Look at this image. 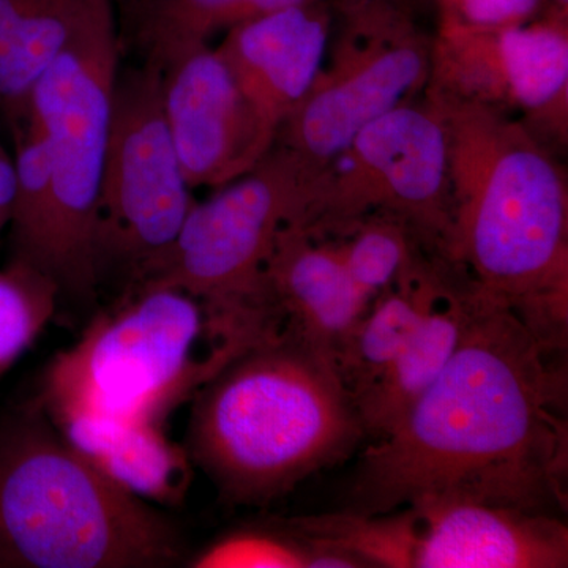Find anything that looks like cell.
Masks as SVG:
<instances>
[{
	"label": "cell",
	"instance_id": "obj_1",
	"mask_svg": "<svg viewBox=\"0 0 568 568\" xmlns=\"http://www.w3.org/2000/svg\"><path fill=\"white\" fill-rule=\"evenodd\" d=\"M503 302L466 286L450 361L364 454L347 511L386 515L439 503L567 510L566 369Z\"/></svg>",
	"mask_w": 568,
	"mask_h": 568
},
{
	"label": "cell",
	"instance_id": "obj_2",
	"mask_svg": "<svg viewBox=\"0 0 568 568\" xmlns=\"http://www.w3.org/2000/svg\"><path fill=\"white\" fill-rule=\"evenodd\" d=\"M364 439L335 362L282 328L197 388L185 448L230 503L263 506Z\"/></svg>",
	"mask_w": 568,
	"mask_h": 568
},
{
	"label": "cell",
	"instance_id": "obj_3",
	"mask_svg": "<svg viewBox=\"0 0 568 568\" xmlns=\"http://www.w3.org/2000/svg\"><path fill=\"white\" fill-rule=\"evenodd\" d=\"M178 526L104 476L40 403L0 417V568H168Z\"/></svg>",
	"mask_w": 568,
	"mask_h": 568
},
{
	"label": "cell",
	"instance_id": "obj_4",
	"mask_svg": "<svg viewBox=\"0 0 568 568\" xmlns=\"http://www.w3.org/2000/svg\"><path fill=\"white\" fill-rule=\"evenodd\" d=\"M254 168L194 201L173 244L126 284L192 295L219 345L250 346L282 331L265 267L283 227L305 219L297 160L263 159Z\"/></svg>",
	"mask_w": 568,
	"mask_h": 568
},
{
	"label": "cell",
	"instance_id": "obj_5",
	"mask_svg": "<svg viewBox=\"0 0 568 568\" xmlns=\"http://www.w3.org/2000/svg\"><path fill=\"white\" fill-rule=\"evenodd\" d=\"M205 328L203 306L173 287H126L114 308L93 317L70 349L52 358L37 398L50 418L93 414L163 424L239 355L193 349Z\"/></svg>",
	"mask_w": 568,
	"mask_h": 568
},
{
	"label": "cell",
	"instance_id": "obj_6",
	"mask_svg": "<svg viewBox=\"0 0 568 568\" xmlns=\"http://www.w3.org/2000/svg\"><path fill=\"white\" fill-rule=\"evenodd\" d=\"M122 54L114 3L91 0L31 95L29 122L43 138L50 174L48 275L61 295L80 301H91L100 286L97 226Z\"/></svg>",
	"mask_w": 568,
	"mask_h": 568
},
{
	"label": "cell",
	"instance_id": "obj_7",
	"mask_svg": "<svg viewBox=\"0 0 568 568\" xmlns=\"http://www.w3.org/2000/svg\"><path fill=\"white\" fill-rule=\"evenodd\" d=\"M448 237L476 286L510 308L549 353L566 351L567 201L541 153L523 145L497 156Z\"/></svg>",
	"mask_w": 568,
	"mask_h": 568
},
{
	"label": "cell",
	"instance_id": "obj_8",
	"mask_svg": "<svg viewBox=\"0 0 568 568\" xmlns=\"http://www.w3.org/2000/svg\"><path fill=\"white\" fill-rule=\"evenodd\" d=\"M163 110L162 71L149 63L119 70L99 226L97 267L130 280L173 244L194 204Z\"/></svg>",
	"mask_w": 568,
	"mask_h": 568
},
{
	"label": "cell",
	"instance_id": "obj_9",
	"mask_svg": "<svg viewBox=\"0 0 568 568\" xmlns=\"http://www.w3.org/2000/svg\"><path fill=\"white\" fill-rule=\"evenodd\" d=\"M162 71L163 110L190 189L223 186L264 159L272 132L209 44Z\"/></svg>",
	"mask_w": 568,
	"mask_h": 568
},
{
	"label": "cell",
	"instance_id": "obj_10",
	"mask_svg": "<svg viewBox=\"0 0 568 568\" xmlns=\"http://www.w3.org/2000/svg\"><path fill=\"white\" fill-rule=\"evenodd\" d=\"M409 508L418 519L413 568L568 566V529L556 515L463 500Z\"/></svg>",
	"mask_w": 568,
	"mask_h": 568
},
{
	"label": "cell",
	"instance_id": "obj_11",
	"mask_svg": "<svg viewBox=\"0 0 568 568\" xmlns=\"http://www.w3.org/2000/svg\"><path fill=\"white\" fill-rule=\"evenodd\" d=\"M327 31L308 6L261 14L227 32L220 55L265 125H276L301 106L323 63Z\"/></svg>",
	"mask_w": 568,
	"mask_h": 568
},
{
	"label": "cell",
	"instance_id": "obj_12",
	"mask_svg": "<svg viewBox=\"0 0 568 568\" xmlns=\"http://www.w3.org/2000/svg\"><path fill=\"white\" fill-rule=\"evenodd\" d=\"M265 280L283 331L335 362L369 305L347 275L339 248L316 246L301 222L276 239Z\"/></svg>",
	"mask_w": 568,
	"mask_h": 568
},
{
	"label": "cell",
	"instance_id": "obj_13",
	"mask_svg": "<svg viewBox=\"0 0 568 568\" xmlns=\"http://www.w3.org/2000/svg\"><path fill=\"white\" fill-rule=\"evenodd\" d=\"M67 440L119 487L162 507L181 506L193 478L189 450L163 424L69 414L50 418Z\"/></svg>",
	"mask_w": 568,
	"mask_h": 568
},
{
	"label": "cell",
	"instance_id": "obj_14",
	"mask_svg": "<svg viewBox=\"0 0 568 568\" xmlns=\"http://www.w3.org/2000/svg\"><path fill=\"white\" fill-rule=\"evenodd\" d=\"M422 73L424 59L413 48L377 55L346 80L304 100L295 118V144L316 159L339 155L366 125L398 106Z\"/></svg>",
	"mask_w": 568,
	"mask_h": 568
},
{
	"label": "cell",
	"instance_id": "obj_15",
	"mask_svg": "<svg viewBox=\"0 0 568 568\" xmlns=\"http://www.w3.org/2000/svg\"><path fill=\"white\" fill-rule=\"evenodd\" d=\"M351 149L384 179L387 193L403 211L447 233L436 209L446 181L447 141L435 119L395 106L366 125Z\"/></svg>",
	"mask_w": 568,
	"mask_h": 568
},
{
	"label": "cell",
	"instance_id": "obj_16",
	"mask_svg": "<svg viewBox=\"0 0 568 568\" xmlns=\"http://www.w3.org/2000/svg\"><path fill=\"white\" fill-rule=\"evenodd\" d=\"M91 0H0V115L11 138L29 122L33 85Z\"/></svg>",
	"mask_w": 568,
	"mask_h": 568
},
{
	"label": "cell",
	"instance_id": "obj_17",
	"mask_svg": "<svg viewBox=\"0 0 568 568\" xmlns=\"http://www.w3.org/2000/svg\"><path fill=\"white\" fill-rule=\"evenodd\" d=\"M466 321V286H448L443 301L402 354L364 394L354 398L366 437L386 436L435 383L457 349Z\"/></svg>",
	"mask_w": 568,
	"mask_h": 568
},
{
	"label": "cell",
	"instance_id": "obj_18",
	"mask_svg": "<svg viewBox=\"0 0 568 568\" xmlns=\"http://www.w3.org/2000/svg\"><path fill=\"white\" fill-rule=\"evenodd\" d=\"M407 267L398 287L369 305L336 357V369L349 395L357 398L386 372L446 294L447 283Z\"/></svg>",
	"mask_w": 568,
	"mask_h": 568
},
{
	"label": "cell",
	"instance_id": "obj_19",
	"mask_svg": "<svg viewBox=\"0 0 568 568\" xmlns=\"http://www.w3.org/2000/svg\"><path fill=\"white\" fill-rule=\"evenodd\" d=\"M313 0H148L119 21L122 50L132 43L141 62L163 70L212 33L261 14L308 6Z\"/></svg>",
	"mask_w": 568,
	"mask_h": 568
},
{
	"label": "cell",
	"instance_id": "obj_20",
	"mask_svg": "<svg viewBox=\"0 0 568 568\" xmlns=\"http://www.w3.org/2000/svg\"><path fill=\"white\" fill-rule=\"evenodd\" d=\"M293 534L306 544L338 549L361 560L364 567L413 568L418 519L413 508L386 515L345 511L324 517L298 518Z\"/></svg>",
	"mask_w": 568,
	"mask_h": 568
},
{
	"label": "cell",
	"instance_id": "obj_21",
	"mask_svg": "<svg viewBox=\"0 0 568 568\" xmlns=\"http://www.w3.org/2000/svg\"><path fill=\"white\" fill-rule=\"evenodd\" d=\"M511 95L523 106H547L566 91L568 80L567 37L549 26H506L497 37Z\"/></svg>",
	"mask_w": 568,
	"mask_h": 568
},
{
	"label": "cell",
	"instance_id": "obj_22",
	"mask_svg": "<svg viewBox=\"0 0 568 568\" xmlns=\"http://www.w3.org/2000/svg\"><path fill=\"white\" fill-rule=\"evenodd\" d=\"M59 297L58 284L31 265L10 260L0 271V377L39 338Z\"/></svg>",
	"mask_w": 568,
	"mask_h": 568
},
{
	"label": "cell",
	"instance_id": "obj_23",
	"mask_svg": "<svg viewBox=\"0 0 568 568\" xmlns=\"http://www.w3.org/2000/svg\"><path fill=\"white\" fill-rule=\"evenodd\" d=\"M313 551L295 534L239 530L197 552L194 568H310Z\"/></svg>",
	"mask_w": 568,
	"mask_h": 568
},
{
	"label": "cell",
	"instance_id": "obj_24",
	"mask_svg": "<svg viewBox=\"0 0 568 568\" xmlns=\"http://www.w3.org/2000/svg\"><path fill=\"white\" fill-rule=\"evenodd\" d=\"M338 248L351 282L368 305L409 267L405 235L388 224L365 227Z\"/></svg>",
	"mask_w": 568,
	"mask_h": 568
},
{
	"label": "cell",
	"instance_id": "obj_25",
	"mask_svg": "<svg viewBox=\"0 0 568 568\" xmlns=\"http://www.w3.org/2000/svg\"><path fill=\"white\" fill-rule=\"evenodd\" d=\"M469 24L506 28L519 24L540 6V0H448Z\"/></svg>",
	"mask_w": 568,
	"mask_h": 568
},
{
	"label": "cell",
	"instance_id": "obj_26",
	"mask_svg": "<svg viewBox=\"0 0 568 568\" xmlns=\"http://www.w3.org/2000/svg\"><path fill=\"white\" fill-rule=\"evenodd\" d=\"M14 190H17V166L14 156L11 159L9 152L0 142V215L10 219L11 203H13ZM9 224V223H7Z\"/></svg>",
	"mask_w": 568,
	"mask_h": 568
},
{
	"label": "cell",
	"instance_id": "obj_27",
	"mask_svg": "<svg viewBox=\"0 0 568 568\" xmlns=\"http://www.w3.org/2000/svg\"><path fill=\"white\" fill-rule=\"evenodd\" d=\"M145 2H148V0H112L119 21L132 14L134 10L140 9Z\"/></svg>",
	"mask_w": 568,
	"mask_h": 568
},
{
	"label": "cell",
	"instance_id": "obj_28",
	"mask_svg": "<svg viewBox=\"0 0 568 568\" xmlns=\"http://www.w3.org/2000/svg\"><path fill=\"white\" fill-rule=\"evenodd\" d=\"M558 2L560 3V6L567 7L568 0H558Z\"/></svg>",
	"mask_w": 568,
	"mask_h": 568
}]
</instances>
